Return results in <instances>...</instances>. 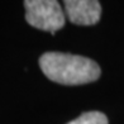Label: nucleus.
<instances>
[{"mask_svg":"<svg viewBox=\"0 0 124 124\" xmlns=\"http://www.w3.org/2000/svg\"><path fill=\"white\" fill-rule=\"evenodd\" d=\"M39 66L51 81L69 86L94 82L101 75V70L95 61L71 53H43L39 58Z\"/></svg>","mask_w":124,"mask_h":124,"instance_id":"f257e3e1","label":"nucleus"},{"mask_svg":"<svg viewBox=\"0 0 124 124\" xmlns=\"http://www.w3.org/2000/svg\"><path fill=\"white\" fill-rule=\"evenodd\" d=\"M28 24L54 34L65 25V13L56 0H27L24 1Z\"/></svg>","mask_w":124,"mask_h":124,"instance_id":"f03ea898","label":"nucleus"},{"mask_svg":"<svg viewBox=\"0 0 124 124\" xmlns=\"http://www.w3.org/2000/svg\"><path fill=\"white\" fill-rule=\"evenodd\" d=\"M63 5L69 20L76 25H94L100 20L101 5L96 0H66Z\"/></svg>","mask_w":124,"mask_h":124,"instance_id":"7ed1b4c3","label":"nucleus"},{"mask_svg":"<svg viewBox=\"0 0 124 124\" xmlns=\"http://www.w3.org/2000/svg\"><path fill=\"white\" fill-rule=\"evenodd\" d=\"M67 124H109V123H108V118H106L104 113L86 111Z\"/></svg>","mask_w":124,"mask_h":124,"instance_id":"20e7f679","label":"nucleus"}]
</instances>
